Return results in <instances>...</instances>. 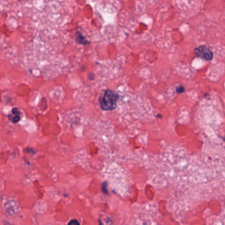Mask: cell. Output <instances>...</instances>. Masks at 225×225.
Listing matches in <instances>:
<instances>
[{
	"label": "cell",
	"mask_w": 225,
	"mask_h": 225,
	"mask_svg": "<svg viewBox=\"0 0 225 225\" xmlns=\"http://www.w3.org/2000/svg\"><path fill=\"white\" fill-rule=\"evenodd\" d=\"M68 225H80L79 222L75 220V219H73V220H71L70 222H69Z\"/></svg>",
	"instance_id": "cell-3"
},
{
	"label": "cell",
	"mask_w": 225,
	"mask_h": 225,
	"mask_svg": "<svg viewBox=\"0 0 225 225\" xmlns=\"http://www.w3.org/2000/svg\"><path fill=\"white\" fill-rule=\"evenodd\" d=\"M195 53L198 57L205 59L206 60H210L213 57L212 52L205 46H200L195 48Z\"/></svg>",
	"instance_id": "cell-2"
},
{
	"label": "cell",
	"mask_w": 225,
	"mask_h": 225,
	"mask_svg": "<svg viewBox=\"0 0 225 225\" xmlns=\"http://www.w3.org/2000/svg\"><path fill=\"white\" fill-rule=\"evenodd\" d=\"M176 91H177V93H183L184 91V88L183 86L178 87L177 89H176Z\"/></svg>",
	"instance_id": "cell-4"
},
{
	"label": "cell",
	"mask_w": 225,
	"mask_h": 225,
	"mask_svg": "<svg viewBox=\"0 0 225 225\" xmlns=\"http://www.w3.org/2000/svg\"><path fill=\"white\" fill-rule=\"evenodd\" d=\"M118 98H119V96L114 91L107 90L100 99L101 109L103 110L109 111L116 108Z\"/></svg>",
	"instance_id": "cell-1"
}]
</instances>
